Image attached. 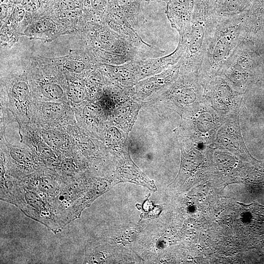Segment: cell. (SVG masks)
I'll list each match as a JSON object with an SVG mask.
<instances>
[{
  "label": "cell",
  "mask_w": 264,
  "mask_h": 264,
  "mask_svg": "<svg viewBox=\"0 0 264 264\" xmlns=\"http://www.w3.org/2000/svg\"><path fill=\"white\" fill-rule=\"evenodd\" d=\"M105 21L112 30L135 48L142 58L163 52L142 39L127 20L117 3H110Z\"/></svg>",
  "instance_id": "9a60e30c"
},
{
  "label": "cell",
  "mask_w": 264,
  "mask_h": 264,
  "mask_svg": "<svg viewBox=\"0 0 264 264\" xmlns=\"http://www.w3.org/2000/svg\"><path fill=\"white\" fill-rule=\"evenodd\" d=\"M74 111L77 125L100 140L110 116L100 100H88L75 108Z\"/></svg>",
  "instance_id": "e0dca14e"
},
{
  "label": "cell",
  "mask_w": 264,
  "mask_h": 264,
  "mask_svg": "<svg viewBox=\"0 0 264 264\" xmlns=\"http://www.w3.org/2000/svg\"><path fill=\"white\" fill-rule=\"evenodd\" d=\"M0 164L8 174L18 179L46 167L27 145L9 143L5 133H0Z\"/></svg>",
  "instance_id": "52a82bcc"
},
{
  "label": "cell",
  "mask_w": 264,
  "mask_h": 264,
  "mask_svg": "<svg viewBox=\"0 0 264 264\" xmlns=\"http://www.w3.org/2000/svg\"><path fill=\"white\" fill-rule=\"evenodd\" d=\"M51 23L46 20H41L35 24L34 29L37 33H44L51 29Z\"/></svg>",
  "instance_id": "83f0119b"
},
{
  "label": "cell",
  "mask_w": 264,
  "mask_h": 264,
  "mask_svg": "<svg viewBox=\"0 0 264 264\" xmlns=\"http://www.w3.org/2000/svg\"><path fill=\"white\" fill-rule=\"evenodd\" d=\"M21 142L29 147L48 168L55 169L60 155L43 138L32 124L19 125Z\"/></svg>",
  "instance_id": "d6986e66"
},
{
  "label": "cell",
  "mask_w": 264,
  "mask_h": 264,
  "mask_svg": "<svg viewBox=\"0 0 264 264\" xmlns=\"http://www.w3.org/2000/svg\"><path fill=\"white\" fill-rule=\"evenodd\" d=\"M225 119L202 101L181 115L179 134L193 142L209 145L214 142Z\"/></svg>",
  "instance_id": "5b68a950"
},
{
  "label": "cell",
  "mask_w": 264,
  "mask_h": 264,
  "mask_svg": "<svg viewBox=\"0 0 264 264\" xmlns=\"http://www.w3.org/2000/svg\"><path fill=\"white\" fill-rule=\"evenodd\" d=\"M24 14V10L23 7L18 6L14 9L13 17L17 21L21 20L23 18Z\"/></svg>",
  "instance_id": "1f68e13d"
},
{
  "label": "cell",
  "mask_w": 264,
  "mask_h": 264,
  "mask_svg": "<svg viewBox=\"0 0 264 264\" xmlns=\"http://www.w3.org/2000/svg\"><path fill=\"white\" fill-rule=\"evenodd\" d=\"M29 80L33 100L68 102L66 95L67 81L64 74L41 71L33 72L29 75Z\"/></svg>",
  "instance_id": "5bb4252c"
},
{
  "label": "cell",
  "mask_w": 264,
  "mask_h": 264,
  "mask_svg": "<svg viewBox=\"0 0 264 264\" xmlns=\"http://www.w3.org/2000/svg\"><path fill=\"white\" fill-rule=\"evenodd\" d=\"M181 60L163 71L139 81L133 87L132 99L142 103L171 84L178 77Z\"/></svg>",
  "instance_id": "ffe728a7"
},
{
  "label": "cell",
  "mask_w": 264,
  "mask_h": 264,
  "mask_svg": "<svg viewBox=\"0 0 264 264\" xmlns=\"http://www.w3.org/2000/svg\"><path fill=\"white\" fill-rule=\"evenodd\" d=\"M114 183V180L110 178L92 175L87 189L73 209L72 220L79 218L85 209L88 207L98 197L108 191Z\"/></svg>",
  "instance_id": "7402d4cb"
},
{
  "label": "cell",
  "mask_w": 264,
  "mask_h": 264,
  "mask_svg": "<svg viewBox=\"0 0 264 264\" xmlns=\"http://www.w3.org/2000/svg\"><path fill=\"white\" fill-rule=\"evenodd\" d=\"M219 17L215 0H195L190 31L182 37L186 40V50L181 59L179 73H200Z\"/></svg>",
  "instance_id": "7a4b0ae2"
},
{
  "label": "cell",
  "mask_w": 264,
  "mask_h": 264,
  "mask_svg": "<svg viewBox=\"0 0 264 264\" xmlns=\"http://www.w3.org/2000/svg\"><path fill=\"white\" fill-rule=\"evenodd\" d=\"M204 91L200 73H179L175 81L141 104L160 105L181 116L203 101Z\"/></svg>",
  "instance_id": "277c9868"
},
{
  "label": "cell",
  "mask_w": 264,
  "mask_h": 264,
  "mask_svg": "<svg viewBox=\"0 0 264 264\" xmlns=\"http://www.w3.org/2000/svg\"><path fill=\"white\" fill-rule=\"evenodd\" d=\"M66 95L67 101L74 110L88 101L84 79L69 78Z\"/></svg>",
  "instance_id": "d4e9b609"
},
{
  "label": "cell",
  "mask_w": 264,
  "mask_h": 264,
  "mask_svg": "<svg viewBox=\"0 0 264 264\" xmlns=\"http://www.w3.org/2000/svg\"><path fill=\"white\" fill-rule=\"evenodd\" d=\"M66 131L78 150L87 160L90 173L96 176L97 167L100 164L103 165L104 159L114 155L101 140L77 124L69 126Z\"/></svg>",
  "instance_id": "4fadbf2b"
},
{
  "label": "cell",
  "mask_w": 264,
  "mask_h": 264,
  "mask_svg": "<svg viewBox=\"0 0 264 264\" xmlns=\"http://www.w3.org/2000/svg\"><path fill=\"white\" fill-rule=\"evenodd\" d=\"M12 204L26 216L44 224L54 233L61 230L49 203L20 179H17Z\"/></svg>",
  "instance_id": "ba28073f"
},
{
  "label": "cell",
  "mask_w": 264,
  "mask_h": 264,
  "mask_svg": "<svg viewBox=\"0 0 264 264\" xmlns=\"http://www.w3.org/2000/svg\"><path fill=\"white\" fill-rule=\"evenodd\" d=\"M222 0H215L216 5L219 4Z\"/></svg>",
  "instance_id": "d6a6232c"
},
{
  "label": "cell",
  "mask_w": 264,
  "mask_h": 264,
  "mask_svg": "<svg viewBox=\"0 0 264 264\" xmlns=\"http://www.w3.org/2000/svg\"><path fill=\"white\" fill-rule=\"evenodd\" d=\"M170 0H157V1H164L165 2H168V1H169Z\"/></svg>",
  "instance_id": "836d02e7"
},
{
  "label": "cell",
  "mask_w": 264,
  "mask_h": 264,
  "mask_svg": "<svg viewBox=\"0 0 264 264\" xmlns=\"http://www.w3.org/2000/svg\"><path fill=\"white\" fill-rule=\"evenodd\" d=\"M32 101V88L26 75L12 76L7 80L5 93H1L0 108L9 110L18 125L30 123Z\"/></svg>",
  "instance_id": "9c48e42d"
},
{
  "label": "cell",
  "mask_w": 264,
  "mask_h": 264,
  "mask_svg": "<svg viewBox=\"0 0 264 264\" xmlns=\"http://www.w3.org/2000/svg\"><path fill=\"white\" fill-rule=\"evenodd\" d=\"M248 9L231 17L219 16L204 54L200 74L204 84L218 76L242 40Z\"/></svg>",
  "instance_id": "6da1fadb"
},
{
  "label": "cell",
  "mask_w": 264,
  "mask_h": 264,
  "mask_svg": "<svg viewBox=\"0 0 264 264\" xmlns=\"http://www.w3.org/2000/svg\"><path fill=\"white\" fill-rule=\"evenodd\" d=\"M142 0H117V3L132 25L136 30L144 22L140 5Z\"/></svg>",
  "instance_id": "cb8c5ba5"
},
{
  "label": "cell",
  "mask_w": 264,
  "mask_h": 264,
  "mask_svg": "<svg viewBox=\"0 0 264 264\" xmlns=\"http://www.w3.org/2000/svg\"><path fill=\"white\" fill-rule=\"evenodd\" d=\"M22 5L27 11L34 12L39 8L40 3L39 0H22Z\"/></svg>",
  "instance_id": "f1b7e54d"
},
{
  "label": "cell",
  "mask_w": 264,
  "mask_h": 264,
  "mask_svg": "<svg viewBox=\"0 0 264 264\" xmlns=\"http://www.w3.org/2000/svg\"><path fill=\"white\" fill-rule=\"evenodd\" d=\"M49 204L59 193L65 181L51 168L45 167L20 179Z\"/></svg>",
  "instance_id": "ac0fdd59"
},
{
  "label": "cell",
  "mask_w": 264,
  "mask_h": 264,
  "mask_svg": "<svg viewBox=\"0 0 264 264\" xmlns=\"http://www.w3.org/2000/svg\"><path fill=\"white\" fill-rule=\"evenodd\" d=\"M88 42L93 59L103 64L119 65L142 58L137 50L112 30L105 21L88 24Z\"/></svg>",
  "instance_id": "3957f363"
},
{
  "label": "cell",
  "mask_w": 264,
  "mask_h": 264,
  "mask_svg": "<svg viewBox=\"0 0 264 264\" xmlns=\"http://www.w3.org/2000/svg\"><path fill=\"white\" fill-rule=\"evenodd\" d=\"M253 46L252 43L242 40L218 75L241 93L245 94L252 79L255 61Z\"/></svg>",
  "instance_id": "8992f818"
},
{
  "label": "cell",
  "mask_w": 264,
  "mask_h": 264,
  "mask_svg": "<svg viewBox=\"0 0 264 264\" xmlns=\"http://www.w3.org/2000/svg\"><path fill=\"white\" fill-rule=\"evenodd\" d=\"M144 211L147 213L144 214L142 217L143 219L154 218L158 216L161 212V208L158 206H154L151 209L148 208L147 210H144Z\"/></svg>",
  "instance_id": "f546056e"
},
{
  "label": "cell",
  "mask_w": 264,
  "mask_h": 264,
  "mask_svg": "<svg viewBox=\"0 0 264 264\" xmlns=\"http://www.w3.org/2000/svg\"><path fill=\"white\" fill-rule=\"evenodd\" d=\"M37 126L66 130L77 124L75 111L67 101H37L33 100L30 122Z\"/></svg>",
  "instance_id": "8fae6325"
},
{
  "label": "cell",
  "mask_w": 264,
  "mask_h": 264,
  "mask_svg": "<svg viewBox=\"0 0 264 264\" xmlns=\"http://www.w3.org/2000/svg\"><path fill=\"white\" fill-rule=\"evenodd\" d=\"M186 50V40L179 36L176 49L168 55L156 58H140L131 61L137 81L159 73L176 64Z\"/></svg>",
  "instance_id": "2e32d148"
},
{
  "label": "cell",
  "mask_w": 264,
  "mask_h": 264,
  "mask_svg": "<svg viewBox=\"0 0 264 264\" xmlns=\"http://www.w3.org/2000/svg\"><path fill=\"white\" fill-rule=\"evenodd\" d=\"M60 6L65 11H71L76 8V5L73 0H62Z\"/></svg>",
  "instance_id": "4dcf8cb0"
},
{
  "label": "cell",
  "mask_w": 264,
  "mask_h": 264,
  "mask_svg": "<svg viewBox=\"0 0 264 264\" xmlns=\"http://www.w3.org/2000/svg\"><path fill=\"white\" fill-rule=\"evenodd\" d=\"M251 0H222L216 5L220 17H231L240 14L248 9Z\"/></svg>",
  "instance_id": "484cf974"
},
{
  "label": "cell",
  "mask_w": 264,
  "mask_h": 264,
  "mask_svg": "<svg viewBox=\"0 0 264 264\" xmlns=\"http://www.w3.org/2000/svg\"><path fill=\"white\" fill-rule=\"evenodd\" d=\"M141 107L140 103L132 99L118 105L110 114L112 122L127 134L131 131Z\"/></svg>",
  "instance_id": "603a6c76"
},
{
  "label": "cell",
  "mask_w": 264,
  "mask_h": 264,
  "mask_svg": "<svg viewBox=\"0 0 264 264\" xmlns=\"http://www.w3.org/2000/svg\"><path fill=\"white\" fill-rule=\"evenodd\" d=\"M91 176L88 171L77 178L65 181L59 193L50 202L56 222L61 230L73 221V209L87 189Z\"/></svg>",
  "instance_id": "7c38bea8"
},
{
  "label": "cell",
  "mask_w": 264,
  "mask_h": 264,
  "mask_svg": "<svg viewBox=\"0 0 264 264\" xmlns=\"http://www.w3.org/2000/svg\"><path fill=\"white\" fill-rule=\"evenodd\" d=\"M244 95L222 76H217L204 84L203 101L226 118L238 115Z\"/></svg>",
  "instance_id": "30bf717a"
},
{
  "label": "cell",
  "mask_w": 264,
  "mask_h": 264,
  "mask_svg": "<svg viewBox=\"0 0 264 264\" xmlns=\"http://www.w3.org/2000/svg\"><path fill=\"white\" fill-rule=\"evenodd\" d=\"M227 152H222L217 154L215 161L218 168L221 170L234 168L237 161L236 158Z\"/></svg>",
  "instance_id": "4316f807"
},
{
  "label": "cell",
  "mask_w": 264,
  "mask_h": 264,
  "mask_svg": "<svg viewBox=\"0 0 264 264\" xmlns=\"http://www.w3.org/2000/svg\"><path fill=\"white\" fill-rule=\"evenodd\" d=\"M194 4L195 0H171L166 3L165 14L179 36H186L190 31Z\"/></svg>",
  "instance_id": "44dd1931"
}]
</instances>
